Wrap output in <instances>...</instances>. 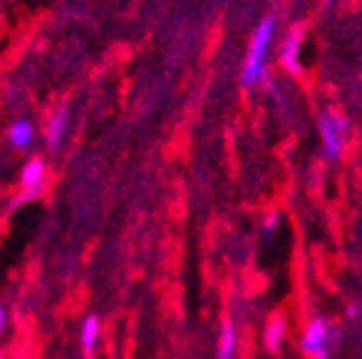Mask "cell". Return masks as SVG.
Listing matches in <instances>:
<instances>
[{
  "label": "cell",
  "instance_id": "cell-10",
  "mask_svg": "<svg viewBox=\"0 0 362 359\" xmlns=\"http://www.w3.org/2000/svg\"><path fill=\"white\" fill-rule=\"evenodd\" d=\"M40 194H43V189H23L21 194L13 199V206H23V204H28V201H33V199H38Z\"/></svg>",
  "mask_w": 362,
  "mask_h": 359
},
{
  "label": "cell",
  "instance_id": "cell-6",
  "mask_svg": "<svg viewBox=\"0 0 362 359\" xmlns=\"http://www.w3.org/2000/svg\"><path fill=\"white\" fill-rule=\"evenodd\" d=\"M98 339H101V319H98L96 314H88L78 329L81 352H83L86 357H93V352H96V347H98Z\"/></svg>",
  "mask_w": 362,
  "mask_h": 359
},
{
  "label": "cell",
  "instance_id": "cell-3",
  "mask_svg": "<svg viewBox=\"0 0 362 359\" xmlns=\"http://www.w3.org/2000/svg\"><path fill=\"white\" fill-rule=\"evenodd\" d=\"M317 129L322 136V151L329 161H337L345 151L347 141V121L332 111H322L317 116Z\"/></svg>",
  "mask_w": 362,
  "mask_h": 359
},
{
  "label": "cell",
  "instance_id": "cell-1",
  "mask_svg": "<svg viewBox=\"0 0 362 359\" xmlns=\"http://www.w3.org/2000/svg\"><path fill=\"white\" fill-rule=\"evenodd\" d=\"M272 40H274V16H267L249 40L247 61H244L242 73H239L244 88H255L267 78V58H269Z\"/></svg>",
  "mask_w": 362,
  "mask_h": 359
},
{
  "label": "cell",
  "instance_id": "cell-7",
  "mask_svg": "<svg viewBox=\"0 0 362 359\" xmlns=\"http://www.w3.org/2000/svg\"><path fill=\"white\" fill-rule=\"evenodd\" d=\"M33 139H35V126L30 124L28 118H18V121L11 124V129H8V141H11V146L18 148V151L33 146Z\"/></svg>",
  "mask_w": 362,
  "mask_h": 359
},
{
  "label": "cell",
  "instance_id": "cell-13",
  "mask_svg": "<svg viewBox=\"0 0 362 359\" xmlns=\"http://www.w3.org/2000/svg\"><path fill=\"white\" fill-rule=\"evenodd\" d=\"M0 359H6V354H3V352H0Z\"/></svg>",
  "mask_w": 362,
  "mask_h": 359
},
{
  "label": "cell",
  "instance_id": "cell-8",
  "mask_svg": "<svg viewBox=\"0 0 362 359\" xmlns=\"http://www.w3.org/2000/svg\"><path fill=\"white\" fill-rule=\"evenodd\" d=\"M234 349H237V331H234L232 322L226 319L219 331V352H216V359H234Z\"/></svg>",
  "mask_w": 362,
  "mask_h": 359
},
{
  "label": "cell",
  "instance_id": "cell-11",
  "mask_svg": "<svg viewBox=\"0 0 362 359\" xmlns=\"http://www.w3.org/2000/svg\"><path fill=\"white\" fill-rule=\"evenodd\" d=\"M6 326H8V312H6V307L0 304V334L6 331Z\"/></svg>",
  "mask_w": 362,
  "mask_h": 359
},
{
  "label": "cell",
  "instance_id": "cell-2",
  "mask_svg": "<svg viewBox=\"0 0 362 359\" xmlns=\"http://www.w3.org/2000/svg\"><path fill=\"white\" fill-rule=\"evenodd\" d=\"M337 339H342V329L337 324H329L322 317H317L307 324L305 337H302V349L312 359H329L332 347H337Z\"/></svg>",
  "mask_w": 362,
  "mask_h": 359
},
{
  "label": "cell",
  "instance_id": "cell-4",
  "mask_svg": "<svg viewBox=\"0 0 362 359\" xmlns=\"http://www.w3.org/2000/svg\"><path fill=\"white\" fill-rule=\"evenodd\" d=\"M68 126H71V108H68V103H61L45 121V146H48V151L56 153L63 146V141L68 136Z\"/></svg>",
  "mask_w": 362,
  "mask_h": 359
},
{
  "label": "cell",
  "instance_id": "cell-9",
  "mask_svg": "<svg viewBox=\"0 0 362 359\" xmlns=\"http://www.w3.org/2000/svg\"><path fill=\"white\" fill-rule=\"evenodd\" d=\"M297 51H300V33L297 30H292L287 38V43H284L282 48V63L292 71V73H300V58H297Z\"/></svg>",
  "mask_w": 362,
  "mask_h": 359
},
{
  "label": "cell",
  "instance_id": "cell-12",
  "mask_svg": "<svg viewBox=\"0 0 362 359\" xmlns=\"http://www.w3.org/2000/svg\"><path fill=\"white\" fill-rule=\"evenodd\" d=\"M279 224V216H277V213H274V216H269V221H267V234H272V231H274V226H277Z\"/></svg>",
  "mask_w": 362,
  "mask_h": 359
},
{
  "label": "cell",
  "instance_id": "cell-5",
  "mask_svg": "<svg viewBox=\"0 0 362 359\" xmlns=\"http://www.w3.org/2000/svg\"><path fill=\"white\" fill-rule=\"evenodd\" d=\"M45 179H48V169H45V161L40 156H33L23 163L21 189H43L45 191Z\"/></svg>",
  "mask_w": 362,
  "mask_h": 359
}]
</instances>
